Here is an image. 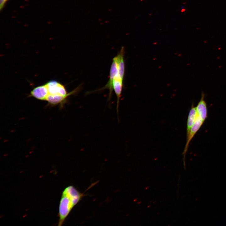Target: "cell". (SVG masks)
<instances>
[{"mask_svg":"<svg viewBox=\"0 0 226 226\" xmlns=\"http://www.w3.org/2000/svg\"><path fill=\"white\" fill-rule=\"evenodd\" d=\"M83 194L70 186L63 191L59 207L58 226H62L73 207L81 200Z\"/></svg>","mask_w":226,"mask_h":226,"instance_id":"cell-1","label":"cell"},{"mask_svg":"<svg viewBox=\"0 0 226 226\" xmlns=\"http://www.w3.org/2000/svg\"><path fill=\"white\" fill-rule=\"evenodd\" d=\"M47 89V94L45 101L48 105L54 106L59 105L63 107L67 99L70 95L77 92V88L69 93H67L64 85L56 80H51L46 83Z\"/></svg>","mask_w":226,"mask_h":226,"instance_id":"cell-2","label":"cell"},{"mask_svg":"<svg viewBox=\"0 0 226 226\" xmlns=\"http://www.w3.org/2000/svg\"><path fill=\"white\" fill-rule=\"evenodd\" d=\"M118 75V73L117 64L115 58H114L110 69L109 79L107 83L104 87L99 89V90H102L106 89H108L109 90L108 98L109 100L111 98L112 92L113 90V81Z\"/></svg>","mask_w":226,"mask_h":226,"instance_id":"cell-3","label":"cell"},{"mask_svg":"<svg viewBox=\"0 0 226 226\" xmlns=\"http://www.w3.org/2000/svg\"><path fill=\"white\" fill-rule=\"evenodd\" d=\"M204 122L200 118L197 116L196 121L191 127L190 133L188 136L186 137V142L185 148L183 153L184 156V161H185L186 153L187 151L191 139L193 138L196 133L200 129Z\"/></svg>","mask_w":226,"mask_h":226,"instance_id":"cell-4","label":"cell"},{"mask_svg":"<svg viewBox=\"0 0 226 226\" xmlns=\"http://www.w3.org/2000/svg\"><path fill=\"white\" fill-rule=\"evenodd\" d=\"M47 94V89L46 83L34 88L29 95L38 100L45 101Z\"/></svg>","mask_w":226,"mask_h":226,"instance_id":"cell-5","label":"cell"},{"mask_svg":"<svg viewBox=\"0 0 226 226\" xmlns=\"http://www.w3.org/2000/svg\"><path fill=\"white\" fill-rule=\"evenodd\" d=\"M205 94L202 92L201 99L196 107L197 115L204 122L207 117V108L205 100Z\"/></svg>","mask_w":226,"mask_h":226,"instance_id":"cell-6","label":"cell"},{"mask_svg":"<svg viewBox=\"0 0 226 226\" xmlns=\"http://www.w3.org/2000/svg\"><path fill=\"white\" fill-rule=\"evenodd\" d=\"M124 53V48L122 47L117 55L114 57L117 62L119 76L122 80H123L125 73Z\"/></svg>","mask_w":226,"mask_h":226,"instance_id":"cell-7","label":"cell"},{"mask_svg":"<svg viewBox=\"0 0 226 226\" xmlns=\"http://www.w3.org/2000/svg\"><path fill=\"white\" fill-rule=\"evenodd\" d=\"M123 80H122L118 75L115 78L113 83V89L117 98L116 110L118 113L120 98L123 85Z\"/></svg>","mask_w":226,"mask_h":226,"instance_id":"cell-8","label":"cell"},{"mask_svg":"<svg viewBox=\"0 0 226 226\" xmlns=\"http://www.w3.org/2000/svg\"><path fill=\"white\" fill-rule=\"evenodd\" d=\"M197 116L196 107L192 105L189 111L187 123L186 137L188 136L190 130L194 124Z\"/></svg>","mask_w":226,"mask_h":226,"instance_id":"cell-9","label":"cell"},{"mask_svg":"<svg viewBox=\"0 0 226 226\" xmlns=\"http://www.w3.org/2000/svg\"><path fill=\"white\" fill-rule=\"evenodd\" d=\"M7 1L8 0H0V9L1 10L3 8Z\"/></svg>","mask_w":226,"mask_h":226,"instance_id":"cell-10","label":"cell"}]
</instances>
